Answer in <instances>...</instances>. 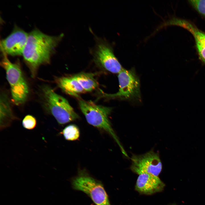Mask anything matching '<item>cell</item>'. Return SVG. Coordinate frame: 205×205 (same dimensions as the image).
Segmentation results:
<instances>
[{"label": "cell", "instance_id": "5b68a950", "mask_svg": "<svg viewBox=\"0 0 205 205\" xmlns=\"http://www.w3.org/2000/svg\"><path fill=\"white\" fill-rule=\"evenodd\" d=\"M72 185L73 189L87 194L95 205H111L102 182L85 171H79L72 180Z\"/></svg>", "mask_w": 205, "mask_h": 205}, {"label": "cell", "instance_id": "2e32d148", "mask_svg": "<svg viewBox=\"0 0 205 205\" xmlns=\"http://www.w3.org/2000/svg\"><path fill=\"white\" fill-rule=\"evenodd\" d=\"M188 2L199 14L205 17V0H189Z\"/></svg>", "mask_w": 205, "mask_h": 205}, {"label": "cell", "instance_id": "30bf717a", "mask_svg": "<svg viewBox=\"0 0 205 205\" xmlns=\"http://www.w3.org/2000/svg\"><path fill=\"white\" fill-rule=\"evenodd\" d=\"M28 34L17 27L1 41L2 52L11 56L21 55L26 44Z\"/></svg>", "mask_w": 205, "mask_h": 205}, {"label": "cell", "instance_id": "9a60e30c", "mask_svg": "<svg viewBox=\"0 0 205 205\" xmlns=\"http://www.w3.org/2000/svg\"><path fill=\"white\" fill-rule=\"evenodd\" d=\"M61 133L65 139L68 141L75 140L79 138L80 136L79 128L73 124L67 126Z\"/></svg>", "mask_w": 205, "mask_h": 205}, {"label": "cell", "instance_id": "52a82bcc", "mask_svg": "<svg viewBox=\"0 0 205 205\" xmlns=\"http://www.w3.org/2000/svg\"><path fill=\"white\" fill-rule=\"evenodd\" d=\"M131 169L139 175L149 174L158 176L162 169L159 155L153 150L143 154L133 155L131 158Z\"/></svg>", "mask_w": 205, "mask_h": 205}, {"label": "cell", "instance_id": "277c9868", "mask_svg": "<svg viewBox=\"0 0 205 205\" xmlns=\"http://www.w3.org/2000/svg\"><path fill=\"white\" fill-rule=\"evenodd\" d=\"M2 52L1 65L5 70L13 101L16 105H20L24 102L27 98L28 87L19 66L11 62L7 54Z\"/></svg>", "mask_w": 205, "mask_h": 205}, {"label": "cell", "instance_id": "7c38bea8", "mask_svg": "<svg viewBox=\"0 0 205 205\" xmlns=\"http://www.w3.org/2000/svg\"><path fill=\"white\" fill-rule=\"evenodd\" d=\"M56 82L59 87L70 95L78 97L80 94L85 92L75 75L58 78Z\"/></svg>", "mask_w": 205, "mask_h": 205}, {"label": "cell", "instance_id": "5bb4252c", "mask_svg": "<svg viewBox=\"0 0 205 205\" xmlns=\"http://www.w3.org/2000/svg\"><path fill=\"white\" fill-rule=\"evenodd\" d=\"M75 75L85 92L91 91L98 86V82L92 73H82Z\"/></svg>", "mask_w": 205, "mask_h": 205}, {"label": "cell", "instance_id": "ac0fdd59", "mask_svg": "<svg viewBox=\"0 0 205 205\" xmlns=\"http://www.w3.org/2000/svg\"></svg>", "mask_w": 205, "mask_h": 205}, {"label": "cell", "instance_id": "8fae6325", "mask_svg": "<svg viewBox=\"0 0 205 205\" xmlns=\"http://www.w3.org/2000/svg\"><path fill=\"white\" fill-rule=\"evenodd\" d=\"M164 186L165 184L158 176L144 173L139 175L136 188L140 192L150 194L161 191Z\"/></svg>", "mask_w": 205, "mask_h": 205}, {"label": "cell", "instance_id": "8992f818", "mask_svg": "<svg viewBox=\"0 0 205 205\" xmlns=\"http://www.w3.org/2000/svg\"><path fill=\"white\" fill-rule=\"evenodd\" d=\"M118 79L119 84L118 91L113 94H104V97L124 99L140 97V82L134 69L127 70L123 68L118 73Z\"/></svg>", "mask_w": 205, "mask_h": 205}, {"label": "cell", "instance_id": "ba28073f", "mask_svg": "<svg viewBox=\"0 0 205 205\" xmlns=\"http://www.w3.org/2000/svg\"><path fill=\"white\" fill-rule=\"evenodd\" d=\"M93 56L97 64L110 72L118 73L123 68L115 56L111 46L104 40L98 41Z\"/></svg>", "mask_w": 205, "mask_h": 205}, {"label": "cell", "instance_id": "6da1fadb", "mask_svg": "<svg viewBox=\"0 0 205 205\" xmlns=\"http://www.w3.org/2000/svg\"><path fill=\"white\" fill-rule=\"evenodd\" d=\"M63 36V34L49 35L37 29L28 34L22 55L32 73L40 65L50 62L51 55Z\"/></svg>", "mask_w": 205, "mask_h": 205}, {"label": "cell", "instance_id": "7a4b0ae2", "mask_svg": "<svg viewBox=\"0 0 205 205\" xmlns=\"http://www.w3.org/2000/svg\"><path fill=\"white\" fill-rule=\"evenodd\" d=\"M80 108L90 124L108 133L118 145L124 155L126 153L111 126L108 117L111 111L110 107L97 105L91 101L79 100Z\"/></svg>", "mask_w": 205, "mask_h": 205}, {"label": "cell", "instance_id": "9c48e42d", "mask_svg": "<svg viewBox=\"0 0 205 205\" xmlns=\"http://www.w3.org/2000/svg\"><path fill=\"white\" fill-rule=\"evenodd\" d=\"M171 25L181 27L189 31L194 38L199 59L205 64V32L198 28L190 22L184 19L173 18L161 24L160 27Z\"/></svg>", "mask_w": 205, "mask_h": 205}, {"label": "cell", "instance_id": "3957f363", "mask_svg": "<svg viewBox=\"0 0 205 205\" xmlns=\"http://www.w3.org/2000/svg\"><path fill=\"white\" fill-rule=\"evenodd\" d=\"M42 91L47 109L59 124H64L79 118L65 98L48 86L44 87Z\"/></svg>", "mask_w": 205, "mask_h": 205}, {"label": "cell", "instance_id": "e0dca14e", "mask_svg": "<svg viewBox=\"0 0 205 205\" xmlns=\"http://www.w3.org/2000/svg\"><path fill=\"white\" fill-rule=\"evenodd\" d=\"M22 124L23 126L25 128L32 130L36 127L37 122L34 116L30 115H27L23 118Z\"/></svg>", "mask_w": 205, "mask_h": 205}, {"label": "cell", "instance_id": "4fadbf2b", "mask_svg": "<svg viewBox=\"0 0 205 205\" xmlns=\"http://www.w3.org/2000/svg\"><path fill=\"white\" fill-rule=\"evenodd\" d=\"M13 118V116L8 99L4 94L0 97L1 128H3L9 126Z\"/></svg>", "mask_w": 205, "mask_h": 205}]
</instances>
